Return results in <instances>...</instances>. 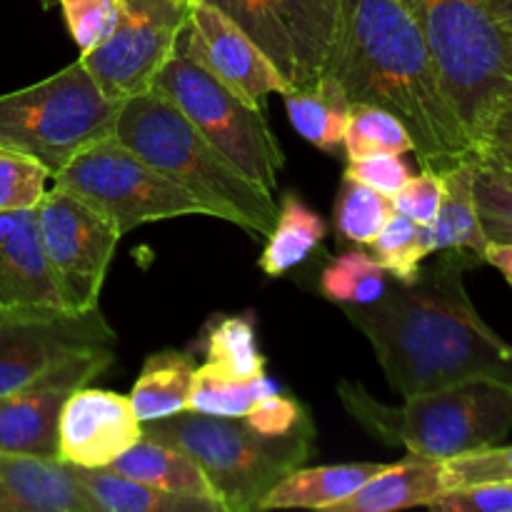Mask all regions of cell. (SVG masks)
<instances>
[{
  "label": "cell",
  "mask_w": 512,
  "mask_h": 512,
  "mask_svg": "<svg viewBox=\"0 0 512 512\" xmlns=\"http://www.w3.org/2000/svg\"><path fill=\"white\" fill-rule=\"evenodd\" d=\"M438 255L413 283L385 290L375 303L343 305V313L403 398L475 378L512 388V345L480 318L465 288V270L480 260L455 250Z\"/></svg>",
  "instance_id": "obj_1"
},
{
  "label": "cell",
  "mask_w": 512,
  "mask_h": 512,
  "mask_svg": "<svg viewBox=\"0 0 512 512\" xmlns=\"http://www.w3.org/2000/svg\"><path fill=\"white\" fill-rule=\"evenodd\" d=\"M335 35L325 75L350 103L403 120L423 165L443 170L473 153L433 53L400 0H335Z\"/></svg>",
  "instance_id": "obj_2"
},
{
  "label": "cell",
  "mask_w": 512,
  "mask_h": 512,
  "mask_svg": "<svg viewBox=\"0 0 512 512\" xmlns=\"http://www.w3.org/2000/svg\"><path fill=\"white\" fill-rule=\"evenodd\" d=\"M115 138L158 173L188 190L210 218L228 220L253 238H268L278 220L270 190L250 180L220 153L183 110L158 88L120 103Z\"/></svg>",
  "instance_id": "obj_3"
},
{
  "label": "cell",
  "mask_w": 512,
  "mask_h": 512,
  "mask_svg": "<svg viewBox=\"0 0 512 512\" xmlns=\"http://www.w3.org/2000/svg\"><path fill=\"white\" fill-rule=\"evenodd\" d=\"M338 395L350 418L380 443L443 463L495 448L512 433V388L498 380H463L400 405L380 403L353 380H340Z\"/></svg>",
  "instance_id": "obj_4"
},
{
  "label": "cell",
  "mask_w": 512,
  "mask_h": 512,
  "mask_svg": "<svg viewBox=\"0 0 512 512\" xmlns=\"http://www.w3.org/2000/svg\"><path fill=\"white\" fill-rule=\"evenodd\" d=\"M145 438L180 448L200 465L223 512L258 510L265 495L313 453L315 428L273 438L245 418L183 410L163 420L143 423Z\"/></svg>",
  "instance_id": "obj_5"
},
{
  "label": "cell",
  "mask_w": 512,
  "mask_h": 512,
  "mask_svg": "<svg viewBox=\"0 0 512 512\" xmlns=\"http://www.w3.org/2000/svg\"><path fill=\"white\" fill-rule=\"evenodd\" d=\"M418 23L440 83L475 145L485 118L512 93V38L488 0H400Z\"/></svg>",
  "instance_id": "obj_6"
},
{
  "label": "cell",
  "mask_w": 512,
  "mask_h": 512,
  "mask_svg": "<svg viewBox=\"0 0 512 512\" xmlns=\"http://www.w3.org/2000/svg\"><path fill=\"white\" fill-rule=\"evenodd\" d=\"M118 113V100L75 60L40 83L0 95V145L33 155L53 180L80 150L113 135Z\"/></svg>",
  "instance_id": "obj_7"
},
{
  "label": "cell",
  "mask_w": 512,
  "mask_h": 512,
  "mask_svg": "<svg viewBox=\"0 0 512 512\" xmlns=\"http://www.w3.org/2000/svg\"><path fill=\"white\" fill-rule=\"evenodd\" d=\"M153 88L163 90L185 118L250 180L270 193L278 188V173L285 158L263 110L238 98L208 68L190 58L180 43L158 73Z\"/></svg>",
  "instance_id": "obj_8"
},
{
  "label": "cell",
  "mask_w": 512,
  "mask_h": 512,
  "mask_svg": "<svg viewBox=\"0 0 512 512\" xmlns=\"http://www.w3.org/2000/svg\"><path fill=\"white\" fill-rule=\"evenodd\" d=\"M103 215L120 235L145 223L208 215L205 205L125 148L115 135L80 150L53 178Z\"/></svg>",
  "instance_id": "obj_9"
},
{
  "label": "cell",
  "mask_w": 512,
  "mask_h": 512,
  "mask_svg": "<svg viewBox=\"0 0 512 512\" xmlns=\"http://www.w3.org/2000/svg\"><path fill=\"white\" fill-rule=\"evenodd\" d=\"M190 0H123L108 40L80 55V63L110 100L143 95L178 50Z\"/></svg>",
  "instance_id": "obj_10"
},
{
  "label": "cell",
  "mask_w": 512,
  "mask_h": 512,
  "mask_svg": "<svg viewBox=\"0 0 512 512\" xmlns=\"http://www.w3.org/2000/svg\"><path fill=\"white\" fill-rule=\"evenodd\" d=\"M35 215L65 310L90 313L98 308L105 273L123 235L88 203L58 185L48 188Z\"/></svg>",
  "instance_id": "obj_11"
},
{
  "label": "cell",
  "mask_w": 512,
  "mask_h": 512,
  "mask_svg": "<svg viewBox=\"0 0 512 512\" xmlns=\"http://www.w3.org/2000/svg\"><path fill=\"white\" fill-rule=\"evenodd\" d=\"M245 30L288 88L325 73L335 35V0H205Z\"/></svg>",
  "instance_id": "obj_12"
},
{
  "label": "cell",
  "mask_w": 512,
  "mask_h": 512,
  "mask_svg": "<svg viewBox=\"0 0 512 512\" xmlns=\"http://www.w3.org/2000/svg\"><path fill=\"white\" fill-rule=\"evenodd\" d=\"M118 335L100 308L90 313L3 315L0 318V398L25 388L70 355L115 350Z\"/></svg>",
  "instance_id": "obj_13"
},
{
  "label": "cell",
  "mask_w": 512,
  "mask_h": 512,
  "mask_svg": "<svg viewBox=\"0 0 512 512\" xmlns=\"http://www.w3.org/2000/svg\"><path fill=\"white\" fill-rule=\"evenodd\" d=\"M115 350L70 355L25 388L0 398V453L58 460L60 415L70 395L113 365Z\"/></svg>",
  "instance_id": "obj_14"
},
{
  "label": "cell",
  "mask_w": 512,
  "mask_h": 512,
  "mask_svg": "<svg viewBox=\"0 0 512 512\" xmlns=\"http://www.w3.org/2000/svg\"><path fill=\"white\" fill-rule=\"evenodd\" d=\"M180 48L253 108L263 110L268 95L288 90L285 78L258 43L205 0H190Z\"/></svg>",
  "instance_id": "obj_15"
},
{
  "label": "cell",
  "mask_w": 512,
  "mask_h": 512,
  "mask_svg": "<svg viewBox=\"0 0 512 512\" xmlns=\"http://www.w3.org/2000/svg\"><path fill=\"white\" fill-rule=\"evenodd\" d=\"M143 438V423L128 395L110 390H75L58 428V460L78 468H108Z\"/></svg>",
  "instance_id": "obj_16"
},
{
  "label": "cell",
  "mask_w": 512,
  "mask_h": 512,
  "mask_svg": "<svg viewBox=\"0 0 512 512\" xmlns=\"http://www.w3.org/2000/svg\"><path fill=\"white\" fill-rule=\"evenodd\" d=\"M68 313L45 258L35 210L0 213V318Z\"/></svg>",
  "instance_id": "obj_17"
},
{
  "label": "cell",
  "mask_w": 512,
  "mask_h": 512,
  "mask_svg": "<svg viewBox=\"0 0 512 512\" xmlns=\"http://www.w3.org/2000/svg\"><path fill=\"white\" fill-rule=\"evenodd\" d=\"M0 512L98 510L63 460L0 453Z\"/></svg>",
  "instance_id": "obj_18"
},
{
  "label": "cell",
  "mask_w": 512,
  "mask_h": 512,
  "mask_svg": "<svg viewBox=\"0 0 512 512\" xmlns=\"http://www.w3.org/2000/svg\"><path fill=\"white\" fill-rule=\"evenodd\" d=\"M448 493L443 460L423 455L405 458L403 463L385 465L350 498L335 505L330 512H395L408 508H430Z\"/></svg>",
  "instance_id": "obj_19"
},
{
  "label": "cell",
  "mask_w": 512,
  "mask_h": 512,
  "mask_svg": "<svg viewBox=\"0 0 512 512\" xmlns=\"http://www.w3.org/2000/svg\"><path fill=\"white\" fill-rule=\"evenodd\" d=\"M385 465L345 463L295 468L260 503L258 510H333L363 488Z\"/></svg>",
  "instance_id": "obj_20"
},
{
  "label": "cell",
  "mask_w": 512,
  "mask_h": 512,
  "mask_svg": "<svg viewBox=\"0 0 512 512\" xmlns=\"http://www.w3.org/2000/svg\"><path fill=\"white\" fill-rule=\"evenodd\" d=\"M105 470L125 475L130 480H138V483L153 485V488L168 490V493L190 495V498H203L218 503L208 478H205L200 465L188 453L173 448V445L160 443V440L145 438V435L133 448L125 450L120 458H115Z\"/></svg>",
  "instance_id": "obj_21"
},
{
  "label": "cell",
  "mask_w": 512,
  "mask_h": 512,
  "mask_svg": "<svg viewBox=\"0 0 512 512\" xmlns=\"http://www.w3.org/2000/svg\"><path fill=\"white\" fill-rule=\"evenodd\" d=\"M443 173L445 193L440 203L438 218L430 225L433 230V250L445 253H470L485 263V250H488V238L480 225L478 208H475L473 195V153L455 160L453 165L440 170Z\"/></svg>",
  "instance_id": "obj_22"
},
{
  "label": "cell",
  "mask_w": 512,
  "mask_h": 512,
  "mask_svg": "<svg viewBox=\"0 0 512 512\" xmlns=\"http://www.w3.org/2000/svg\"><path fill=\"white\" fill-rule=\"evenodd\" d=\"M70 468L98 512H223L213 500L168 493L105 468Z\"/></svg>",
  "instance_id": "obj_23"
},
{
  "label": "cell",
  "mask_w": 512,
  "mask_h": 512,
  "mask_svg": "<svg viewBox=\"0 0 512 512\" xmlns=\"http://www.w3.org/2000/svg\"><path fill=\"white\" fill-rule=\"evenodd\" d=\"M283 100L290 125L300 138H305L323 153L343 150L345 128H348L353 103L343 93L338 80L323 73L315 83L305 85V88L285 90Z\"/></svg>",
  "instance_id": "obj_24"
},
{
  "label": "cell",
  "mask_w": 512,
  "mask_h": 512,
  "mask_svg": "<svg viewBox=\"0 0 512 512\" xmlns=\"http://www.w3.org/2000/svg\"><path fill=\"white\" fill-rule=\"evenodd\" d=\"M195 370L198 363L188 353L160 350L150 355L128 395L140 423L163 420L188 410Z\"/></svg>",
  "instance_id": "obj_25"
},
{
  "label": "cell",
  "mask_w": 512,
  "mask_h": 512,
  "mask_svg": "<svg viewBox=\"0 0 512 512\" xmlns=\"http://www.w3.org/2000/svg\"><path fill=\"white\" fill-rule=\"evenodd\" d=\"M325 233L328 228L323 218L295 193H285L278 205L273 233L268 235V245L260 255V268L270 278H280L303 263L318 248Z\"/></svg>",
  "instance_id": "obj_26"
},
{
  "label": "cell",
  "mask_w": 512,
  "mask_h": 512,
  "mask_svg": "<svg viewBox=\"0 0 512 512\" xmlns=\"http://www.w3.org/2000/svg\"><path fill=\"white\" fill-rule=\"evenodd\" d=\"M273 393H278V385L265 370L253 378H233L205 363L195 370L188 410L218 418H245L258 400Z\"/></svg>",
  "instance_id": "obj_27"
},
{
  "label": "cell",
  "mask_w": 512,
  "mask_h": 512,
  "mask_svg": "<svg viewBox=\"0 0 512 512\" xmlns=\"http://www.w3.org/2000/svg\"><path fill=\"white\" fill-rule=\"evenodd\" d=\"M368 253L393 275L398 283H413L420 273V265L433 255V230L420 225L408 215L393 210L388 223L368 243Z\"/></svg>",
  "instance_id": "obj_28"
},
{
  "label": "cell",
  "mask_w": 512,
  "mask_h": 512,
  "mask_svg": "<svg viewBox=\"0 0 512 512\" xmlns=\"http://www.w3.org/2000/svg\"><path fill=\"white\" fill-rule=\"evenodd\" d=\"M205 363L233 378H253L263 373L265 358L255 338L253 315H228L215 320L205 330Z\"/></svg>",
  "instance_id": "obj_29"
},
{
  "label": "cell",
  "mask_w": 512,
  "mask_h": 512,
  "mask_svg": "<svg viewBox=\"0 0 512 512\" xmlns=\"http://www.w3.org/2000/svg\"><path fill=\"white\" fill-rule=\"evenodd\" d=\"M388 273L368 250H348L338 255L320 275V293L340 305H368L383 298Z\"/></svg>",
  "instance_id": "obj_30"
},
{
  "label": "cell",
  "mask_w": 512,
  "mask_h": 512,
  "mask_svg": "<svg viewBox=\"0 0 512 512\" xmlns=\"http://www.w3.org/2000/svg\"><path fill=\"white\" fill-rule=\"evenodd\" d=\"M343 150L348 153V160H358L380 153H415V143L403 120L395 118L393 113L378 108V105L353 103L348 128H345Z\"/></svg>",
  "instance_id": "obj_31"
},
{
  "label": "cell",
  "mask_w": 512,
  "mask_h": 512,
  "mask_svg": "<svg viewBox=\"0 0 512 512\" xmlns=\"http://www.w3.org/2000/svg\"><path fill=\"white\" fill-rule=\"evenodd\" d=\"M473 195L488 243H512V170L473 150Z\"/></svg>",
  "instance_id": "obj_32"
},
{
  "label": "cell",
  "mask_w": 512,
  "mask_h": 512,
  "mask_svg": "<svg viewBox=\"0 0 512 512\" xmlns=\"http://www.w3.org/2000/svg\"><path fill=\"white\" fill-rule=\"evenodd\" d=\"M393 198L345 175L335 203V230L343 240L368 245L393 215Z\"/></svg>",
  "instance_id": "obj_33"
},
{
  "label": "cell",
  "mask_w": 512,
  "mask_h": 512,
  "mask_svg": "<svg viewBox=\"0 0 512 512\" xmlns=\"http://www.w3.org/2000/svg\"><path fill=\"white\" fill-rule=\"evenodd\" d=\"M48 180L50 173L40 160L0 145V213L38 208Z\"/></svg>",
  "instance_id": "obj_34"
},
{
  "label": "cell",
  "mask_w": 512,
  "mask_h": 512,
  "mask_svg": "<svg viewBox=\"0 0 512 512\" xmlns=\"http://www.w3.org/2000/svg\"><path fill=\"white\" fill-rule=\"evenodd\" d=\"M58 5L80 53L108 40L123 10V0H58Z\"/></svg>",
  "instance_id": "obj_35"
},
{
  "label": "cell",
  "mask_w": 512,
  "mask_h": 512,
  "mask_svg": "<svg viewBox=\"0 0 512 512\" xmlns=\"http://www.w3.org/2000/svg\"><path fill=\"white\" fill-rule=\"evenodd\" d=\"M445 483L448 493L480 483H498V480H512V445L508 448L480 450V453L460 455V458L445 460Z\"/></svg>",
  "instance_id": "obj_36"
},
{
  "label": "cell",
  "mask_w": 512,
  "mask_h": 512,
  "mask_svg": "<svg viewBox=\"0 0 512 512\" xmlns=\"http://www.w3.org/2000/svg\"><path fill=\"white\" fill-rule=\"evenodd\" d=\"M443 193V173L433 165H423V173L410 175L408 183L393 198V205L398 213L408 215L415 223L433 225L438 218L440 203H443Z\"/></svg>",
  "instance_id": "obj_37"
},
{
  "label": "cell",
  "mask_w": 512,
  "mask_h": 512,
  "mask_svg": "<svg viewBox=\"0 0 512 512\" xmlns=\"http://www.w3.org/2000/svg\"><path fill=\"white\" fill-rule=\"evenodd\" d=\"M245 420L250 423V428H255L263 435H273V438H285V435L313 428L310 415L305 413L303 405L280 393L265 395L263 400H258L253 410L245 415Z\"/></svg>",
  "instance_id": "obj_38"
},
{
  "label": "cell",
  "mask_w": 512,
  "mask_h": 512,
  "mask_svg": "<svg viewBox=\"0 0 512 512\" xmlns=\"http://www.w3.org/2000/svg\"><path fill=\"white\" fill-rule=\"evenodd\" d=\"M430 510L440 512H512V480L480 483L453 490L435 500Z\"/></svg>",
  "instance_id": "obj_39"
},
{
  "label": "cell",
  "mask_w": 512,
  "mask_h": 512,
  "mask_svg": "<svg viewBox=\"0 0 512 512\" xmlns=\"http://www.w3.org/2000/svg\"><path fill=\"white\" fill-rule=\"evenodd\" d=\"M345 175L360 180L363 185L388 195V198H395V195L400 193V188L408 183L410 168L403 160V155L380 153V155H368V158L350 160Z\"/></svg>",
  "instance_id": "obj_40"
},
{
  "label": "cell",
  "mask_w": 512,
  "mask_h": 512,
  "mask_svg": "<svg viewBox=\"0 0 512 512\" xmlns=\"http://www.w3.org/2000/svg\"><path fill=\"white\" fill-rule=\"evenodd\" d=\"M473 150L512 170V93L503 95L485 118Z\"/></svg>",
  "instance_id": "obj_41"
},
{
  "label": "cell",
  "mask_w": 512,
  "mask_h": 512,
  "mask_svg": "<svg viewBox=\"0 0 512 512\" xmlns=\"http://www.w3.org/2000/svg\"><path fill=\"white\" fill-rule=\"evenodd\" d=\"M485 263L493 265L495 270H500L503 278L512 285V243L510 245L490 243L488 250H485Z\"/></svg>",
  "instance_id": "obj_42"
},
{
  "label": "cell",
  "mask_w": 512,
  "mask_h": 512,
  "mask_svg": "<svg viewBox=\"0 0 512 512\" xmlns=\"http://www.w3.org/2000/svg\"><path fill=\"white\" fill-rule=\"evenodd\" d=\"M490 10L495 13V18L500 20L508 35L512 38V0H488Z\"/></svg>",
  "instance_id": "obj_43"
},
{
  "label": "cell",
  "mask_w": 512,
  "mask_h": 512,
  "mask_svg": "<svg viewBox=\"0 0 512 512\" xmlns=\"http://www.w3.org/2000/svg\"><path fill=\"white\" fill-rule=\"evenodd\" d=\"M40 5L43 8H53V5H58V0H40Z\"/></svg>",
  "instance_id": "obj_44"
}]
</instances>
